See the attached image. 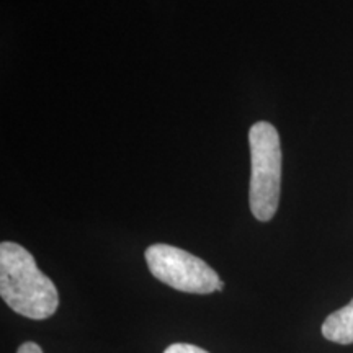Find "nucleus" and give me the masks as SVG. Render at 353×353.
Wrapping results in <instances>:
<instances>
[{
    "instance_id": "obj_2",
    "label": "nucleus",
    "mask_w": 353,
    "mask_h": 353,
    "mask_svg": "<svg viewBox=\"0 0 353 353\" xmlns=\"http://www.w3.org/2000/svg\"><path fill=\"white\" fill-rule=\"evenodd\" d=\"M252 175H250V211L255 219L267 223L275 216L281 190V144L275 126L259 121L249 131Z\"/></svg>"
},
{
    "instance_id": "obj_1",
    "label": "nucleus",
    "mask_w": 353,
    "mask_h": 353,
    "mask_svg": "<svg viewBox=\"0 0 353 353\" xmlns=\"http://www.w3.org/2000/svg\"><path fill=\"white\" fill-rule=\"evenodd\" d=\"M0 294L8 307L33 321L48 319L59 306V293L51 278L15 242L0 244Z\"/></svg>"
},
{
    "instance_id": "obj_3",
    "label": "nucleus",
    "mask_w": 353,
    "mask_h": 353,
    "mask_svg": "<svg viewBox=\"0 0 353 353\" xmlns=\"http://www.w3.org/2000/svg\"><path fill=\"white\" fill-rule=\"evenodd\" d=\"M145 262L159 281L183 293L210 294L218 291L221 283L218 273L205 260L174 245L148 247Z\"/></svg>"
},
{
    "instance_id": "obj_4",
    "label": "nucleus",
    "mask_w": 353,
    "mask_h": 353,
    "mask_svg": "<svg viewBox=\"0 0 353 353\" xmlns=\"http://www.w3.org/2000/svg\"><path fill=\"white\" fill-rule=\"evenodd\" d=\"M322 335L327 341L342 345L353 343V299L345 307L327 316L322 324Z\"/></svg>"
},
{
    "instance_id": "obj_6",
    "label": "nucleus",
    "mask_w": 353,
    "mask_h": 353,
    "mask_svg": "<svg viewBox=\"0 0 353 353\" xmlns=\"http://www.w3.org/2000/svg\"><path fill=\"white\" fill-rule=\"evenodd\" d=\"M17 353H43L41 347L34 342H25L19 347V352Z\"/></svg>"
},
{
    "instance_id": "obj_5",
    "label": "nucleus",
    "mask_w": 353,
    "mask_h": 353,
    "mask_svg": "<svg viewBox=\"0 0 353 353\" xmlns=\"http://www.w3.org/2000/svg\"><path fill=\"white\" fill-rule=\"evenodd\" d=\"M164 353H208L203 348L192 345V343H172L165 348Z\"/></svg>"
}]
</instances>
